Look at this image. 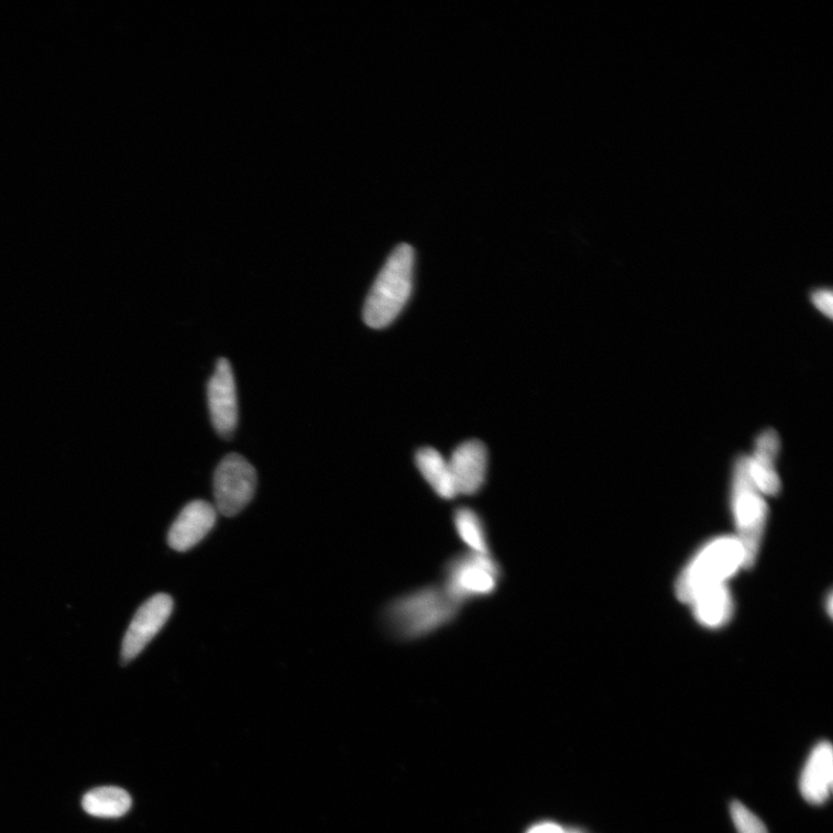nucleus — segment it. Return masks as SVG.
I'll use <instances>...</instances> for the list:
<instances>
[{
  "label": "nucleus",
  "mask_w": 833,
  "mask_h": 833,
  "mask_svg": "<svg viewBox=\"0 0 833 833\" xmlns=\"http://www.w3.org/2000/svg\"><path fill=\"white\" fill-rule=\"evenodd\" d=\"M461 607L441 584H432L393 600L386 606L382 621L394 638L410 642L429 636L453 622Z\"/></svg>",
  "instance_id": "obj_1"
},
{
  "label": "nucleus",
  "mask_w": 833,
  "mask_h": 833,
  "mask_svg": "<svg viewBox=\"0 0 833 833\" xmlns=\"http://www.w3.org/2000/svg\"><path fill=\"white\" fill-rule=\"evenodd\" d=\"M414 265V248L407 243L396 246L366 299L364 321L369 327L384 329L398 317L412 295Z\"/></svg>",
  "instance_id": "obj_2"
},
{
  "label": "nucleus",
  "mask_w": 833,
  "mask_h": 833,
  "mask_svg": "<svg viewBox=\"0 0 833 833\" xmlns=\"http://www.w3.org/2000/svg\"><path fill=\"white\" fill-rule=\"evenodd\" d=\"M502 574L498 561L491 553L462 552L447 562L441 587L450 598L463 605L470 600L495 593Z\"/></svg>",
  "instance_id": "obj_3"
},
{
  "label": "nucleus",
  "mask_w": 833,
  "mask_h": 833,
  "mask_svg": "<svg viewBox=\"0 0 833 833\" xmlns=\"http://www.w3.org/2000/svg\"><path fill=\"white\" fill-rule=\"evenodd\" d=\"M743 562V551L737 539H717L698 556L679 580L678 594L682 601L692 602L705 590L722 583Z\"/></svg>",
  "instance_id": "obj_4"
},
{
  "label": "nucleus",
  "mask_w": 833,
  "mask_h": 833,
  "mask_svg": "<svg viewBox=\"0 0 833 833\" xmlns=\"http://www.w3.org/2000/svg\"><path fill=\"white\" fill-rule=\"evenodd\" d=\"M734 501L743 551L742 565H754L765 523V505L750 474L749 458L741 457L734 470Z\"/></svg>",
  "instance_id": "obj_5"
},
{
  "label": "nucleus",
  "mask_w": 833,
  "mask_h": 833,
  "mask_svg": "<svg viewBox=\"0 0 833 833\" xmlns=\"http://www.w3.org/2000/svg\"><path fill=\"white\" fill-rule=\"evenodd\" d=\"M257 489L255 468L239 454H230L215 472L213 492L216 509L231 517L250 504Z\"/></svg>",
  "instance_id": "obj_6"
},
{
  "label": "nucleus",
  "mask_w": 833,
  "mask_h": 833,
  "mask_svg": "<svg viewBox=\"0 0 833 833\" xmlns=\"http://www.w3.org/2000/svg\"><path fill=\"white\" fill-rule=\"evenodd\" d=\"M173 599L167 594H156L140 607L123 639V664L136 659L154 637L162 632L173 613Z\"/></svg>",
  "instance_id": "obj_7"
},
{
  "label": "nucleus",
  "mask_w": 833,
  "mask_h": 833,
  "mask_svg": "<svg viewBox=\"0 0 833 833\" xmlns=\"http://www.w3.org/2000/svg\"><path fill=\"white\" fill-rule=\"evenodd\" d=\"M209 410L216 431L222 438L234 434L239 407L233 370L228 359H219L208 385Z\"/></svg>",
  "instance_id": "obj_8"
},
{
  "label": "nucleus",
  "mask_w": 833,
  "mask_h": 833,
  "mask_svg": "<svg viewBox=\"0 0 833 833\" xmlns=\"http://www.w3.org/2000/svg\"><path fill=\"white\" fill-rule=\"evenodd\" d=\"M217 509L205 501L188 504L168 533V545L173 550L185 552L196 547L213 529Z\"/></svg>",
  "instance_id": "obj_9"
},
{
  "label": "nucleus",
  "mask_w": 833,
  "mask_h": 833,
  "mask_svg": "<svg viewBox=\"0 0 833 833\" xmlns=\"http://www.w3.org/2000/svg\"><path fill=\"white\" fill-rule=\"evenodd\" d=\"M448 462L458 494L475 495L482 490L487 472V450L483 442L461 443Z\"/></svg>",
  "instance_id": "obj_10"
},
{
  "label": "nucleus",
  "mask_w": 833,
  "mask_h": 833,
  "mask_svg": "<svg viewBox=\"0 0 833 833\" xmlns=\"http://www.w3.org/2000/svg\"><path fill=\"white\" fill-rule=\"evenodd\" d=\"M833 785V750L831 743L822 741L810 753L800 779V791L805 801L822 804L831 796Z\"/></svg>",
  "instance_id": "obj_11"
},
{
  "label": "nucleus",
  "mask_w": 833,
  "mask_h": 833,
  "mask_svg": "<svg viewBox=\"0 0 833 833\" xmlns=\"http://www.w3.org/2000/svg\"><path fill=\"white\" fill-rule=\"evenodd\" d=\"M779 448V435L774 430H767L757 438L754 457L749 458L750 474L755 485L759 491L771 495L780 490L775 465Z\"/></svg>",
  "instance_id": "obj_12"
},
{
  "label": "nucleus",
  "mask_w": 833,
  "mask_h": 833,
  "mask_svg": "<svg viewBox=\"0 0 833 833\" xmlns=\"http://www.w3.org/2000/svg\"><path fill=\"white\" fill-rule=\"evenodd\" d=\"M416 465L425 481L441 500L452 501L457 497L458 491L452 470L438 450L431 447L419 449L416 454Z\"/></svg>",
  "instance_id": "obj_13"
},
{
  "label": "nucleus",
  "mask_w": 833,
  "mask_h": 833,
  "mask_svg": "<svg viewBox=\"0 0 833 833\" xmlns=\"http://www.w3.org/2000/svg\"><path fill=\"white\" fill-rule=\"evenodd\" d=\"M131 804V797L127 791L110 786L96 788L83 800L86 813L103 819H118L125 815Z\"/></svg>",
  "instance_id": "obj_14"
},
{
  "label": "nucleus",
  "mask_w": 833,
  "mask_h": 833,
  "mask_svg": "<svg viewBox=\"0 0 833 833\" xmlns=\"http://www.w3.org/2000/svg\"><path fill=\"white\" fill-rule=\"evenodd\" d=\"M692 602L695 604L698 620L709 626L722 625L731 616L732 602L723 583L705 590Z\"/></svg>",
  "instance_id": "obj_15"
},
{
  "label": "nucleus",
  "mask_w": 833,
  "mask_h": 833,
  "mask_svg": "<svg viewBox=\"0 0 833 833\" xmlns=\"http://www.w3.org/2000/svg\"><path fill=\"white\" fill-rule=\"evenodd\" d=\"M454 526L462 542L470 551L490 555L486 529L481 515L472 508L462 506L456 509Z\"/></svg>",
  "instance_id": "obj_16"
},
{
  "label": "nucleus",
  "mask_w": 833,
  "mask_h": 833,
  "mask_svg": "<svg viewBox=\"0 0 833 833\" xmlns=\"http://www.w3.org/2000/svg\"><path fill=\"white\" fill-rule=\"evenodd\" d=\"M731 814L737 833H769L761 820L741 802L732 803Z\"/></svg>",
  "instance_id": "obj_17"
},
{
  "label": "nucleus",
  "mask_w": 833,
  "mask_h": 833,
  "mask_svg": "<svg viewBox=\"0 0 833 833\" xmlns=\"http://www.w3.org/2000/svg\"><path fill=\"white\" fill-rule=\"evenodd\" d=\"M832 292L827 288H820L812 296L814 306L830 319L832 318Z\"/></svg>",
  "instance_id": "obj_18"
},
{
  "label": "nucleus",
  "mask_w": 833,
  "mask_h": 833,
  "mask_svg": "<svg viewBox=\"0 0 833 833\" xmlns=\"http://www.w3.org/2000/svg\"><path fill=\"white\" fill-rule=\"evenodd\" d=\"M528 833H566V830L556 823L537 824Z\"/></svg>",
  "instance_id": "obj_19"
},
{
  "label": "nucleus",
  "mask_w": 833,
  "mask_h": 833,
  "mask_svg": "<svg viewBox=\"0 0 833 833\" xmlns=\"http://www.w3.org/2000/svg\"><path fill=\"white\" fill-rule=\"evenodd\" d=\"M566 833H580V832H577V831L567 832V831H566Z\"/></svg>",
  "instance_id": "obj_20"
}]
</instances>
